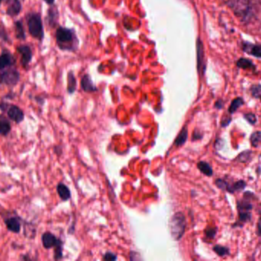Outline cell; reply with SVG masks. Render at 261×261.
I'll return each mask as SVG.
<instances>
[{"label":"cell","instance_id":"obj_18","mask_svg":"<svg viewBox=\"0 0 261 261\" xmlns=\"http://www.w3.org/2000/svg\"><path fill=\"white\" fill-rule=\"evenodd\" d=\"M57 191H58V195H59L60 198L62 199L63 201H67L69 199H70V191L67 186L63 183H59L58 187H57Z\"/></svg>","mask_w":261,"mask_h":261},{"label":"cell","instance_id":"obj_31","mask_svg":"<svg viewBox=\"0 0 261 261\" xmlns=\"http://www.w3.org/2000/svg\"><path fill=\"white\" fill-rule=\"evenodd\" d=\"M244 118H245L247 122L250 123L252 125L256 124V117L253 114H246V115H244Z\"/></svg>","mask_w":261,"mask_h":261},{"label":"cell","instance_id":"obj_24","mask_svg":"<svg viewBox=\"0 0 261 261\" xmlns=\"http://www.w3.org/2000/svg\"><path fill=\"white\" fill-rule=\"evenodd\" d=\"M0 40L5 43H9L11 44L13 42L10 40V36H9L8 32H7V28L3 22L0 23Z\"/></svg>","mask_w":261,"mask_h":261},{"label":"cell","instance_id":"obj_19","mask_svg":"<svg viewBox=\"0 0 261 261\" xmlns=\"http://www.w3.org/2000/svg\"><path fill=\"white\" fill-rule=\"evenodd\" d=\"M197 61L198 69L199 71L204 70V52L203 47H202V42L200 40L197 41Z\"/></svg>","mask_w":261,"mask_h":261},{"label":"cell","instance_id":"obj_14","mask_svg":"<svg viewBox=\"0 0 261 261\" xmlns=\"http://www.w3.org/2000/svg\"><path fill=\"white\" fill-rule=\"evenodd\" d=\"M246 184L245 181L243 180H240V181H236V182L229 183L227 181V185H226V191L229 192L230 193H235L236 192L241 191L245 188Z\"/></svg>","mask_w":261,"mask_h":261},{"label":"cell","instance_id":"obj_29","mask_svg":"<svg viewBox=\"0 0 261 261\" xmlns=\"http://www.w3.org/2000/svg\"><path fill=\"white\" fill-rule=\"evenodd\" d=\"M55 259H59L62 257V242H60L59 244L55 246Z\"/></svg>","mask_w":261,"mask_h":261},{"label":"cell","instance_id":"obj_34","mask_svg":"<svg viewBox=\"0 0 261 261\" xmlns=\"http://www.w3.org/2000/svg\"><path fill=\"white\" fill-rule=\"evenodd\" d=\"M231 122H232V118H223L221 124L223 127H227Z\"/></svg>","mask_w":261,"mask_h":261},{"label":"cell","instance_id":"obj_33","mask_svg":"<svg viewBox=\"0 0 261 261\" xmlns=\"http://www.w3.org/2000/svg\"><path fill=\"white\" fill-rule=\"evenodd\" d=\"M103 259L110 261L115 260V259H117V256L114 253H111V252H108V253H105L104 256H103Z\"/></svg>","mask_w":261,"mask_h":261},{"label":"cell","instance_id":"obj_32","mask_svg":"<svg viewBox=\"0 0 261 261\" xmlns=\"http://www.w3.org/2000/svg\"><path fill=\"white\" fill-rule=\"evenodd\" d=\"M216 232H217V229L215 228H209V229H207L205 230V234L207 238H214V236H215Z\"/></svg>","mask_w":261,"mask_h":261},{"label":"cell","instance_id":"obj_17","mask_svg":"<svg viewBox=\"0 0 261 261\" xmlns=\"http://www.w3.org/2000/svg\"><path fill=\"white\" fill-rule=\"evenodd\" d=\"M10 130H11V124L10 121L5 117L0 115V135L7 136Z\"/></svg>","mask_w":261,"mask_h":261},{"label":"cell","instance_id":"obj_5","mask_svg":"<svg viewBox=\"0 0 261 261\" xmlns=\"http://www.w3.org/2000/svg\"><path fill=\"white\" fill-rule=\"evenodd\" d=\"M20 73L15 68H7L0 73V85L14 87L20 81Z\"/></svg>","mask_w":261,"mask_h":261},{"label":"cell","instance_id":"obj_7","mask_svg":"<svg viewBox=\"0 0 261 261\" xmlns=\"http://www.w3.org/2000/svg\"><path fill=\"white\" fill-rule=\"evenodd\" d=\"M229 6L235 14L244 16L250 10L249 0H229Z\"/></svg>","mask_w":261,"mask_h":261},{"label":"cell","instance_id":"obj_4","mask_svg":"<svg viewBox=\"0 0 261 261\" xmlns=\"http://www.w3.org/2000/svg\"><path fill=\"white\" fill-rule=\"evenodd\" d=\"M251 203H250L249 199H246L245 198L242 200L238 201L237 203V208L238 211V221L235 223V226H242L244 223H247L251 219Z\"/></svg>","mask_w":261,"mask_h":261},{"label":"cell","instance_id":"obj_39","mask_svg":"<svg viewBox=\"0 0 261 261\" xmlns=\"http://www.w3.org/2000/svg\"><path fill=\"white\" fill-rule=\"evenodd\" d=\"M260 100H261V96H260Z\"/></svg>","mask_w":261,"mask_h":261},{"label":"cell","instance_id":"obj_26","mask_svg":"<svg viewBox=\"0 0 261 261\" xmlns=\"http://www.w3.org/2000/svg\"><path fill=\"white\" fill-rule=\"evenodd\" d=\"M213 250L220 256H227L230 254V251L228 247H223L222 245H215L213 247Z\"/></svg>","mask_w":261,"mask_h":261},{"label":"cell","instance_id":"obj_9","mask_svg":"<svg viewBox=\"0 0 261 261\" xmlns=\"http://www.w3.org/2000/svg\"><path fill=\"white\" fill-rule=\"evenodd\" d=\"M7 114H8V117L14 121V122L19 124V123L22 122L25 118L24 115L23 111L19 106H16V105H11L10 107L8 108L7 110Z\"/></svg>","mask_w":261,"mask_h":261},{"label":"cell","instance_id":"obj_21","mask_svg":"<svg viewBox=\"0 0 261 261\" xmlns=\"http://www.w3.org/2000/svg\"><path fill=\"white\" fill-rule=\"evenodd\" d=\"M197 167L199 171L202 173H203L204 175H207V176H211L212 175V169H211V166L206 162H199V163H198Z\"/></svg>","mask_w":261,"mask_h":261},{"label":"cell","instance_id":"obj_25","mask_svg":"<svg viewBox=\"0 0 261 261\" xmlns=\"http://www.w3.org/2000/svg\"><path fill=\"white\" fill-rule=\"evenodd\" d=\"M244 104V100L241 97H238V98L235 99L231 103L230 106H229V113L231 115L235 113V111Z\"/></svg>","mask_w":261,"mask_h":261},{"label":"cell","instance_id":"obj_1","mask_svg":"<svg viewBox=\"0 0 261 261\" xmlns=\"http://www.w3.org/2000/svg\"><path fill=\"white\" fill-rule=\"evenodd\" d=\"M57 45L62 51H75L77 48L78 41L74 31L70 28L58 27L55 32Z\"/></svg>","mask_w":261,"mask_h":261},{"label":"cell","instance_id":"obj_12","mask_svg":"<svg viewBox=\"0 0 261 261\" xmlns=\"http://www.w3.org/2000/svg\"><path fill=\"white\" fill-rule=\"evenodd\" d=\"M58 10L57 7H53L52 5V7L49 8L48 10V16H47V22L50 26L54 27L56 25L58 22Z\"/></svg>","mask_w":261,"mask_h":261},{"label":"cell","instance_id":"obj_6","mask_svg":"<svg viewBox=\"0 0 261 261\" xmlns=\"http://www.w3.org/2000/svg\"><path fill=\"white\" fill-rule=\"evenodd\" d=\"M18 53L21 55V64L25 70H28L30 63L32 61L33 52L28 45H21L16 48Z\"/></svg>","mask_w":261,"mask_h":261},{"label":"cell","instance_id":"obj_23","mask_svg":"<svg viewBox=\"0 0 261 261\" xmlns=\"http://www.w3.org/2000/svg\"><path fill=\"white\" fill-rule=\"evenodd\" d=\"M244 51L251 54L253 56L261 57V46H250V45H244Z\"/></svg>","mask_w":261,"mask_h":261},{"label":"cell","instance_id":"obj_13","mask_svg":"<svg viewBox=\"0 0 261 261\" xmlns=\"http://www.w3.org/2000/svg\"><path fill=\"white\" fill-rule=\"evenodd\" d=\"M81 87L85 92H94L97 90L88 74H85L82 77V80H81Z\"/></svg>","mask_w":261,"mask_h":261},{"label":"cell","instance_id":"obj_2","mask_svg":"<svg viewBox=\"0 0 261 261\" xmlns=\"http://www.w3.org/2000/svg\"><path fill=\"white\" fill-rule=\"evenodd\" d=\"M27 26L30 35L39 42L43 41L45 38V29L40 13L31 12L25 15Z\"/></svg>","mask_w":261,"mask_h":261},{"label":"cell","instance_id":"obj_16","mask_svg":"<svg viewBox=\"0 0 261 261\" xmlns=\"http://www.w3.org/2000/svg\"><path fill=\"white\" fill-rule=\"evenodd\" d=\"M7 229L13 233H19L20 232L21 225L16 217H10L6 220Z\"/></svg>","mask_w":261,"mask_h":261},{"label":"cell","instance_id":"obj_36","mask_svg":"<svg viewBox=\"0 0 261 261\" xmlns=\"http://www.w3.org/2000/svg\"><path fill=\"white\" fill-rule=\"evenodd\" d=\"M44 2H46L48 5L52 6L55 4V0H43Z\"/></svg>","mask_w":261,"mask_h":261},{"label":"cell","instance_id":"obj_15","mask_svg":"<svg viewBox=\"0 0 261 261\" xmlns=\"http://www.w3.org/2000/svg\"><path fill=\"white\" fill-rule=\"evenodd\" d=\"M15 34L16 38L21 41H25L26 40V34H25V28L22 21L17 20L15 22Z\"/></svg>","mask_w":261,"mask_h":261},{"label":"cell","instance_id":"obj_20","mask_svg":"<svg viewBox=\"0 0 261 261\" xmlns=\"http://www.w3.org/2000/svg\"><path fill=\"white\" fill-rule=\"evenodd\" d=\"M76 80L73 72L70 71L67 74V91L69 94H73L76 91Z\"/></svg>","mask_w":261,"mask_h":261},{"label":"cell","instance_id":"obj_22","mask_svg":"<svg viewBox=\"0 0 261 261\" xmlns=\"http://www.w3.org/2000/svg\"><path fill=\"white\" fill-rule=\"evenodd\" d=\"M187 137H188V130H187V127H184L183 130H181L180 134L178 135V137H177L176 140L174 142V144L175 145H182L187 142Z\"/></svg>","mask_w":261,"mask_h":261},{"label":"cell","instance_id":"obj_30","mask_svg":"<svg viewBox=\"0 0 261 261\" xmlns=\"http://www.w3.org/2000/svg\"><path fill=\"white\" fill-rule=\"evenodd\" d=\"M251 94L253 97H259L261 96V85H253L251 88Z\"/></svg>","mask_w":261,"mask_h":261},{"label":"cell","instance_id":"obj_11","mask_svg":"<svg viewBox=\"0 0 261 261\" xmlns=\"http://www.w3.org/2000/svg\"><path fill=\"white\" fill-rule=\"evenodd\" d=\"M42 243H43L44 247L46 249L52 248L55 247L57 244L61 242V240L58 239L53 234L50 232H46L42 235Z\"/></svg>","mask_w":261,"mask_h":261},{"label":"cell","instance_id":"obj_3","mask_svg":"<svg viewBox=\"0 0 261 261\" xmlns=\"http://www.w3.org/2000/svg\"><path fill=\"white\" fill-rule=\"evenodd\" d=\"M169 230L172 238L179 241L186 229V218L182 212H178L171 217L169 220Z\"/></svg>","mask_w":261,"mask_h":261},{"label":"cell","instance_id":"obj_28","mask_svg":"<svg viewBox=\"0 0 261 261\" xmlns=\"http://www.w3.org/2000/svg\"><path fill=\"white\" fill-rule=\"evenodd\" d=\"M237 65L244 69L253 68V67H254L253 64H252L251 61L245 59V58H241V59H240L239 61H238V63H237Z\"/></svg>","mask_w":261,"mask_h":261},{"label":"cell","instance_id":"obj_37","mask_svg":"<svg viewBox=\"0 0 261 261\" xmlns=\"http://www.w3.org/2000/svg\"><path fill=\"white\" fill-rule=\"evenodd\" d=\"M257 230L258 232H259V235H261V217L259 219V221H258Z\"/></svg>","mask_w":261,"mask_h":261},{"label":"cell","instance_id":"obj_38","mask_svg":"<svg viewBox=\"0 0 261 261\" xmlns=\"http://www.w3.org/2000/svg\"><path fill=\"white\" fill-rule=\"evenodd\" d=\"M3 1H4V0H0V6L2 4Z\"/></svg>","mask_w":261,"mask_h":261},{"label":"cell","instance_id":"obj_35","mask_svg":"<svg viewBox=\"0 0 261 261\" xmlns=\"http://www.w3.org/2000/svg\"><path fill=\"white\" fill-rule=\"evenodd\" d=\"M214 106L218 109H222L223 106V102L222 100H219V101L216 102L215 104H214Z\"/></svg>","mask_w":261,"mask_h":261},{"label":"cell","instance_id":"obj_10","mask_svg":"<svg viewBox=\"0 0 261 261\" xmlns=\"http://www.w3.org/2000/svg\"><path fill=\"white\" fill-rule=\"evenodd\" d=\"M6 14L10 17H16L20 14L22 10V3L20 0H10L9 2Z\"/></svg>","mask_w":261,"mask_h":261},{"label":"cell","instance_id":"obj_8","mask_svg":"<svg viewBox=\"0 0 261 261\" xmlns=\"http://www.w3.org/2000/svg\"><path fill=\"white\" fill-rule=\"evenodd\" d=\"M16 63V59L14 55L7 49H4L2 53L0 54V70L10 68L15 65Z\"/></svg>","mask_w":261,"mask_h":261},{"label":"cell","instance_id":"obj_27","mask_svg":"<svg viewBox=\"0 0 261 261\" xmlns=\"http://www.w3.org/2000/svg\"><path fill=\"white\" fill-rule=\"evenodd\" d=\"M250 142H251L252 145L254 147L258 146L259 143L261 142V132L256 131L254 133H252L251 136H250Z\"/></svg>","mask_w":261,"mask_h":261}]
</instances>
